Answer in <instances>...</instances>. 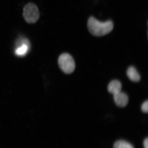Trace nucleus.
<instances>
[{
	"label": "nucleus",
	"mask_w": 148,
	"mask_h": 148,
	"mask_svg": "<svg viewBox=\"0 0 148 148\" xmlns=\"http://www.w3.org/2000/svg\"><path fill=\"white\" fill-rule=\"evenodd\" d=\"M87 26L89 31L94 36H101L108 34L113 29L114 24L111 20L101 22L93 16L88 18Z\"/></svg>",
	"instance_id": "obj_1"
},
{
	"label": "nucleus",
	"mask_w": 148,
	"mask_h": 148,
	"mask_svg": "<svg viewBox=\"0 0 148 148\" xmlns=\"http://www.w3.org/2000/svg\"><path fill=\"white\" fill-rule=\"evenodd\" d=\"M58 63L60 69L66 74H71L75 70V61L73 57L68 53H62L60 56Z\"/></svg>",
	"instance_id": "obj_2"
},
{
	"label": "nucleus",
	"mask_w": 148,
	"mask_h": 148,
	"mask_svg": "<svg viewBox=\"0 0 148 148\" xmlns=\"http://www.w3.org/2000/svg\"><path fill=\"white\" fill-rule=\"evenodd\" d=\"M23 15L27 23H34L39 18L40 13L36 5L34 3H29L24 7Z\"/></svg>",
	"instance_id": "obj_3"
},
{
	"label": "nucleus",
	"mask_w": 148,
	"mask_h": 148,
	"mask_svg": "<svg viewBox=\"0 0 148 148\" xmlns=\"http://www.w3.org/2000/svg\"><path fill=\"white\" fill-rule=\"evenodd\" d=\"M114 99L116 105L119 107H125L128 103L129 99L127 95L121 92L114 94Z\"/></svg>",
	"instance_id": "obj_4"
},
{
	"label": "nucleus",
	"mask_w": 148,
	"mask_h": 148,
	"mask_svg": "<svg viewBox=\"0 0 148 148\" xmlns=\"http://www.w3.org/2000/svg\"><path fill=\"white\" fill-rule=\"evenodd\" d=\"M121 83L117 80L112 81L109 83L108 86V92L113 95L121 92Z\"/></svg>",
	"instance_id": "obj_5"
},
{
	"label": "nucleus",
	"mask_w": 148,
	"mask_h": 148,
	"mask_svg": "<svg viewBox=\"0 0 148 148\" xmlns=\"http://www.w3.org/2000/svg\"><path fill=\"white\" fill-rule=\"evenodd\" d=\"M29 44L27 40H23L21 45L16 48L15 53L18 56H23L27 53L29 49Z\"/></svg>",
	"instance_id": "obj_6"
},
{
	"label": "nucleus",
	"mask_w": 148,
	"mask_h": 148,
	"mask_svg": "<svg viewBox=\"0 0 148 148\" xmlns=\"http://www.w3.org/2000/svg\"><path fill=\"white\" fill-rule=\"evenodd\" d=\"M127 77L131 81L134 82H138L140 80V77L136 68L131 66L127 69Z\"/></svg>",
	"instance_id": "obj_7"
},
{
	"label": "nucleus",
	"mask_w": 148,
	"mask_h": 148,
	"mask_svg": "<svg viewBox=\"0 0 148 148\" xmlns=\"http://www.w3.org/2000/svg\"><path fill=\"white\" fill-rule=\"evenodd\" d=\"M114 148H134L132 144L124 140L116 142L114 145Z\"/></svg>",
	"instance_id": "obj_8"
},
{
	"label": "nucleus",
	"mask_w": 148,
	"mask_h": 148,
	"mask_svg": "<svg viewBox=\"0 0 148 148\" xmlns=\"http://www.w3.org/2000/svg\"><path fill=\"white\" fill-rule=\"evenodd\" d=\"M142 112L144 113H147L148 112V101H147L142 104L141 106Z\"/></svg>",
	"instance_id": "obj_9"
},
{
	"label": "nucleus",
	"mask_w": 148,
	"mask_h": 148,
	"mask_svg": "<svg viewBox=\"0 0 148 148\" xmlns=\"http://www.w3.org/2000/svg\"><path fill=\"white\" fill-rule=\"evenodd\" d=\"M143 145L144 148H148V138H147L144 140L143 142Z\"/></svg>",
	"instance_id": "obj_10"
}]
</instances>
